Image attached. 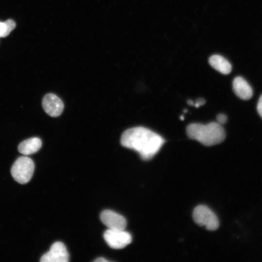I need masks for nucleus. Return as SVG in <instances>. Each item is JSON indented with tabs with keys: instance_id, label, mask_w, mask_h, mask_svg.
Segmentation results:
<instances>
[{
	"instance_id": "obj_13",
	"label": "nucleus",
	"mask_w": 262,
	"mask_h": 262,
	"mask_svg": "<svg viewBox=\"0 0 262 262\" xmlns=\"http://www.w3.org/2000/svg\"><path fill=\"white\" fill-rule=\"evenodd\" d=\"M216 118L217 121L220 124H224L226 123L228 119L227 116L223 114H218L217 115Z\"/></svg>"
},
{
	"instance_id": "obj_2",
	"label": "nucleus",
	"mask_w": 262,
	"mask_h": 262,
	"mask_svg": "<svg viewBox=\"0 0 262 262\" xmlns=\"http://www.w3.org/2000/svg\"><path fill=\"white\" fill-rule=\"evenodd\" d=\"M188 136L197 140L206 146H211L222 142L226 136L225 131L221 125L213 122L206 125L192 123L186 128Z\"/></svg>"
},
{
	"instance_id": "obj_11",
	"label": "nucleus",
	"mask_w": 262,
	"mask_h": 262,
	"mask_svg": "<svg viewBox=\"0 0 262 262\" xmlns=\"http://www.w3.org/2000/svg\"><path fill=\"white\" fill-rule=\"evenodd\" d=\"M210 65L215 69L223 74H228L231 71V66L229 62L223 56L213 55L209 60Z\"/></svg>"
},
{
	"instance_id": "obj_8",
	"label": "nucleus",
	"mask_w": 262,
	"mask_h": 262,
	"mask_svg": "<svg viewBox=\"0 0 262 262\" xmlns=\"http://www.w3.org/2000/svg\"><path fill=\"white\" fill-rule=\"evenodd\" d=\"M42 106L49 115L52 117L59 116L64 109V104L56 95L49 93L46 94L42 100Z\"/></svg>"
},
{
	"instance_id": "obj_16",
	"label": "nucleus",
	"mask_w": 262,
	"mask_h": 262,
	"mask_svg": "<svg viewBox=\"0 0 262 262\" xmlns=\"http://www.w3.org/2000/svg\"><path fill=\"white\" fill-rule=\"evenodd\" d=\"M94 262H108L109 261L106 260L103 257H99L94 261Z\"/></svg>"
},
{
	"instance_id": "obj_1",
	"label": "nucleus",
	"mask_w": 262,
	"mask_h": 262,
	"mask_svg": "<svg viewBox=\"0 0 262 262\" xmlns=\"http://www.w3.org/2000/svg\"><path fill=\"white\" fill-rule=\"evenodd\" d=\"M120 142L123 147L137 151L143 160H148L160 150L165 140L148 129L137 127L125 131Z\"/></svg>"
},
{
	"instance_id": "obj_10",
	"label": "nucleus",
	"mask_w": 262,
	"mask_h": 262,
	"mask_svg": "<svg viewBox=\"0 0 262 262\" xmlns=\"http://www.w3.org/2000/svg\"><path fill=\"white\" fill-rule=\"evenodd\" d=\"M42 146V141L38 137H32L26 139L19 144L18 151L24 155H28L37 152Z\"/></svg>"
},
{
	"instance_id": "obj_14",
	"label": "nucleus",
	"mask_w": 262,
	"mask_h": 262,
	"mask_svg": "<svg viewBox=\"0 0 262 262\" xmlns=\"http://www.w3.org/2000/svg\"><path fill=\"white\" fill-rule=\"evenodd\" d=\"M257 111L262 118V95L260 97L257 104Z\"/></svg>"
},
{
	"instance_id": "obj_19",
	"label": "nucleus",
	"mask_w": 262,
	"mask_h": 262,
	"mask_svg": "<svg viewBox=\"0 0 262 262\" xmlns=\"http://www.w3.org/2000/svg\"><path fill=\"white\" fill-rule=\"evenodd\" d=\"M187 112V110H184V112H185V113H186V112Z\"/></svg>"
},
{
	"instance_id": "obj_7",
	"label": "nucleus",
	"mask_w": 262,
	"mask_h": 262,
	"mask_svg": "<svg viewBox=\"0 0 262 262\" xmlns=\"http://www.w3.org/2000/svg\"><path fill=\"white\" fill-rule=\"evenodd\" d=\"M100 219L110 229L123 230L127 226V221L123 216L110 210L102 212Z\"/></svg>"
},
{
	"instance_id": "obj_17",
	"label": "nucleus",
	"mask_w": 262,
	"mask_h": 262,
	"mask_svg": "<svg viewBox=\"0 0 262 262\" xmlns=\"http://www.w3.org/2000/svg\"><path fill=\"white\" fill-rule=\"evenodd\" d=\"M187 103L191 106H194V103L193 100L189 99L187 100Z\"/></svg>"
},
{
	"instance_id": "obj_18",
	"label": "nucleus",
	"mask_w": 262,
	"mask_h": 262,
	"mask_svg": "<svg viewBox=\"0 0 262 262\" xmlns=\"http://www.w3.org/2000/svg\"><path fill=\"white\" fill-rule=\"evenodd\" d=\"M180 119L181 120H184V117L183 115H181L180 116Z\"/></svg>"
},
{
	"instance_id": "obj_3",
	"label": "nucleus",
	"mask_w": 262,
	"mask_h": 262,
	"mask_svg": "<svg viewBox=\"0 0 262 262\" xmlns=\"http://www.w3.org/2000/svg\"><path fill=\"white\" fill-rule=\"evenodd\" d=\"M34 170L33 161L27 156L18 158L13 164L11 175L14 179L20 184H25L31 179Z\"/></svg>"
},
{
	"instance_id": "obj_12",
	"label": "nucleus",
	"mask_w": 262,
	"mask_h": 262,
	"mask_svg": "<svg viewBox=\"0 0 262 262\" xmlns=\"http://www.w3.org/2000/svg\"><path fill=\"white\" fill-rule=\"evenodd\" d=\"M16 24L12 19L0 22V37H5L15 28Z\"/></svg>"
},
{
	"instance_id": "obj_15",
	"label": "nucleus",
	"mask_w": 262,
	"mask_h": 262,
	"mask_svg": "<svg viewBox=\"0 0 262 262\" xmlns=\"http://www.w3.org/2000/svg\"><path fill=\"white\" fill-rule=\"evenodd\" d=\"M205 102L204 99L199 98L196 100L195 103H194V106L196 108H198L200 106L204 105Z\"/></svg>"
},
{
	"instance_id": "obj_5",
	"label": "nucleus",
	"mask_w": 262,
	"mask_h": 262,
	"mask_svg": "<svg viewBox=\"0 0 262 262\" xmlns=\"http://www.w3.org/2000/svg\"><path fill=\"white\" fill-rule=\"evenodd\" d=\"M103 237L108 246L114 249L123 248L132 241L131 234L124 229H109L105 231Z\"/></svg>"
},
{
	"instance_id": "obj_4",
	"label": "nucleus",
	"mask_w": 262,
	"mask_h": 262,
	"mask_svg": "<svg viewBox=\"0 0 262 262\" xmlns=\"http://www.w3.org/2000/svg\"><path fill=\"white\" fill-rule=\"evenodd\" d=\"M195 222L209 230H214L219 227V221L215 214L205 205L196 206L193 213Z\"/></svg>"
},
{
	"instance_id": "obj_9",
	"label": "nucleus",
	"mask_w": 262,
	"mask_h": 262,
	"mask_svg": "<svg viewBox=\"0 0 262 262\" xmlns=\"http://www.w3.org/2000/svg\"><path fill=\"white\" fill-rule=\"evenodd\" d=\"M233 89L235 94L244 100L250 99L253 95L251 86L242 77H237L233 81Z\"/></svg>"
},
{
	"instance_id": "obj_6",
	"label": "nucleus",
	"mask_w": 262,
	"mask_h": 262,
	"mask_svg": "<svg viewBox=\"0 0 262 262\" xmlns=\"http://www.w3.org/2000/svg\"><path fill=\"white\" fill-rule=\"evenodd\" d=\"M69 254L65 245L61 242H56L51 246L49 250L40 259L41 262H67Z\"/></svg>"
}]
</instances>
